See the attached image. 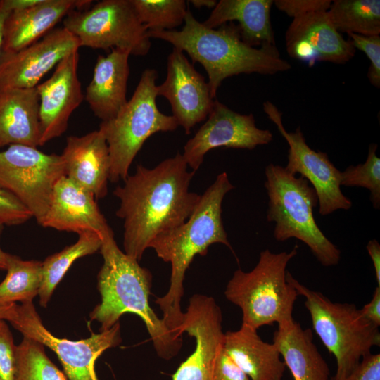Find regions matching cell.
Listing matches in <instances>:
<instances>
[{
    "instance_id": "484cf974",
    "label": "cell",
    "mask_w": 380,
    "mask_h": 380,
    "mask_svg": "<svg viewBox=\"0 0 380 380\" xmlns=\"http://www.w3.org/2000/svg\"><path fill=\"white\" fill-rule=\"evenodd\" d=\"M272 0H220L203 24L217 28L237 21L242 40L253 47L276 44L270 12Z\"/></svg>"
},
{
    "instance_id": "d6986e66",
    "label": "cell",
    "mask_w": 380,
    "mask_h": 380,
    "mask_svg": "<svg viewBox=\"0 0 380 380\" xmlns=\"http://www.w3.org/2000/svg\"><path fill=\"white\" fill-rule=\"evenodd\" d=\"M39 224L77 234L94 232L101 236L110 229L95 197L65 176L56 184Z\"/></svg>"
},
{
    "instance_id": "2e32d148",
    "label": "cell",
    "mask_w": 380,
    "mask_h": 380,
    "mask_svg": "<svg viewBox=\"0 0 380 380\" xmlns=\"http://www.w3.org/2000/svg\"><path fill=\"white\" fill-rule=\"evenodd\" d=\"M157 96L170 103L172 116L186 134L205 120L213 105L208 83L189 61L184 52L173 47L167 57V75L156 87Z\"/></svg>"
},
{
    "instance_id": "60d3db41",
    "label": "cell",
    "mask_w": 380,
    "mask_h": 380,
    "mask_svg": "<svg viewBox=\"0 0 380 380\" xmlns=\"http://www.w3.org/2000/svg\"><path fill=\"white\" fill-rule=\"evenodd\" d=\"M9 12L6 0H0V58L2 53L4 24Z\"/></svg>"
},
{
    "instance_id": "d590c367",
    "label": "cell",
    "mask_w": 380,
    "mask_h": 380,
    "mask_svg": "<svg viewBox=\"0 0 380 380\" xmlns=\"http://www.w3.org/2000/svg\"><path fill=\"white\" fill-rule=\"evenodd\" d=\"M331 0H276L273 4L293 18L314 12L327 11Z\"/></svg>"
},
{
    "instance_id": "d6a6232c",
    "label": "cell",
    "mask_w": 380,
    "mask_h": 380,
    "mask_svg": "<svg viewBox=\"0 0 380 380\" xmlns=\"http://www.w3.org/2000/svg\"><path fill=\"white\" fill-rule=\"evenodd\" d=\"M348 41L356 49L365 53L369 60L367 72L369 82L376 88L380 87V36H365L353 33L347 34Z\"/></svg>"
},
{
    "instance_id": "4dcf8cb0",
    "label": "cell",
    "mask_w": 380,
    "mask_h": 380,
    "mask_svg": "<svg viewBox=\"0 0 380 380\" xmlns=\"http://www.w3.org/2000/svg\"><path fill=\"white\" fill-rule=\"evenodd\" d=\"M148 31L172 30L181 25L188 11L184 0H131Z\"/></svg>"
},
{
    "instance_id": "ee69618b",
    "label": "cell",
    "mask_w": 380,
    "mask_h": 380,
    "mask_svg": "<svg viewBox=\"0 0 380 380\" xmlns=\"http://www.w3.org/2000/svg\"><path fill=\"white\" fill-rule=\"evenodd\" d=\"M4 229V225L0 223V238ZM7 253L3 251L0 246V270H6Z\"/></svg>"
},
{
    "instance_id": "3957f363",
    "label": "cell",
    "mask_w": 380,
    "mask_h": 380,
    "mask_svg": "<svg viewBox=\"0 0 380 380\" xmlns=\"http://www.w3.org/2000/svg\"><path fill=\"white\" fill-rule=\"evenodd\" d=\"M234 186L223 172L201 195L199 201L186 222L157 236L150 243L157 255L171 264L170 284L167 292L155 302L163 312V320L177 336L179 334L184 312L181 300L184 295L185 273L196 255H205L209 246L220 243L232 251L222 220V203L226 194Z\"/></svg>"
},
{
    "instance_id": "b9f144b4",
    "label": "cell",
    "mask_w": 380,
    "mask_h": 380,
    "mask_svg": "<svg viewBox=\"0 0 380 380\" xmlns=\"http://www.w3.org/2000/svg\"><path fill=\"white\" fill-rule=\"evenodd\" d=\"M15 303L0 306V319L9 320L13 314Z\"/></svg>"
},
{
    "instance_id": "f1b7e54d",
    "label": "cell",
    "mask_w": 380,
    "mask_h": 380,
    "mask_svg": "<svg viewBox=\"0 0 380 380\" xmlns=\"http://www.w3.org/2000/svg\"><path fill=\"white\" fill-rule=\"evenodd\" d=\"M339 33L365 36L380 34L379 0H335L327 11Z\"/></svg>"
},
{
    "instance_id": "8d00e7d4",
    "label": "cell",
    "mask_w": 380,
    "mask_h": 380,
    "mask_svg": "<svg viewBox=\"0 0 380 380\" xmlns=\"http://www.w3.org/2000/svg\"><path fill=\"white\" fill-rule=\"evenodd\" d=\"M212 380H251L224 350L218 352L214 363Z\"/></svg>"
},
{
    "instance_id": "8fae6325",
    "label": "cell",
    "mask_w": 380,
    "mask_h": 380,
    "mask_svg": "<svg viewBox=\"0 0 380 380\" xmlns=\"http://www.w3.org/2000/svg\"><path fill=\"white\" fill-rule=\"evenodd\" d=\"M8 322L23 336L54 352L70 380H99L95 372L96 360L104 351L122 341L119 322L99 334L92 333L87 338L71 341L58 338L45 327L32 301L15 305Z\"/></svg>"
},
{
    "instance_id": "e0dca14e",
    "label": "cell",
    "mask_w": 380,
    "mask_h": 380,
    "mask_svg": "<svg viewBox=\"0 0 380 380\" xmlns=\"http://www.w3.org/2000/svg\"><path fill=\"white\" fill-rule=\"evenodd\" d=\"M78 51L61 61L51 76L36 87L39 96L40 146L61 136L73 111L84 99L78 77Z\"/></svg>"
},
{
    "instance_id": "d4e9b609",
    "label": "cell",
    "mask_w": 380,
    "mask_h": 380,
    "mask_svg": "<svg viewBox=\"0 0 380 380\" xmlns=\"http://www.w3.org/2000/svg\"><path fill=\"white\" fill-rule=\"evenodd\" d=\"M312 330L292 319L278 324L273 343L293 380H329L328 364L313 342Z\"/></svg>"
},
{
    "instance_id": "f546056e",
    "label": "cell",
    "mask_w": 380,
    "mask_h": 380,
    "mask_svg": "<svg viewBox=\"0 0 380 380\" xmlns=\"http://www.w3.org/2000/svg\"><path fill=\"white\" fill-rule=\"evenodd\" d=\"M15 380H67L65 375L51 361L44 346L23 336L16 346Z\"/></svg>"
},
{
    "instance_id": "ab89813d",
    "label": "cell",
    "mask_w": 380,
    "mask_h": 380,
    "mask_svg": "<svg viewBox=\"0 0 380 380\" xmlns=\"http://www.w3.org/2000/svg\"><path fill=\"white\" fill-rule=\"evenodd\" d=\"M366 248L373 262L377 286H380V244L372 239L367 243Z\"/></svg>"
},
{
    "instance_id": "52a82bcc",
    "label": "cell",
    "mask_w": 380,
    "mask_h": 380,
    "mask_svg": "<svg viewBox=\"0 0 380 380\" xmlns=\"http://www.w3.org/2000/svg\"><path fill=\"white\" fill-rule=\"evenodd\" d=\"M286 280L305 298L312 329L336 361L332 380L349 375L374 346L380 345L379 327L366 319L353 303H334L322 293L296 280L288 271Z\"/></svg>"
},
{
    "instance_id": "277c9868",
    "label": "cell",
    "mask_w": 380,
    "mask_h": 380,
    "mask_svg": "<svg viewBox=\"0 0 380 380\" xmlns=\"http://www.w3.org/2000/svg\"><path fill=\"white\" fill-rule=\"evenodd\" d=\"M181 30L148 31V37L159 39L186 52L193 63H201L208 76L212 96L227 77L239 74L274 75L288 71L291 63L282 58L276 44L251 46L241 39L234 22L209 28L198 22L188 9Z\"/></svg>"
},
{
    "instance_id": "ffe728a7",
    "label": "cell",
    "mask_w": 380,
    "mask_h": 380,
    "mask_svg": "<svg viewBox=\"0 0 380 380\" xmlns=\"http://www.w3.org/2000/svg\"><path fill=\"white\" fill-rule=\"evenodd\" d=\"M89 0H39L29 7L12 10L4 24L2 52L13 53L38 41L74 10L91 6Z\"/></svg>"
},
{
    "instance_id": "9c48e42d",
    "label": "cell",
    "mask_w": 380,
    "mask_h": 380,
    "mask_svg": "<svg viewBox=\"0 0 380 380\" xmlns=\"http://www.w3.org/2000/svg\"><path fill=\"white\" fill-rule=\"evenodd\" d=\"M63 24L77 38L80 47L122 49L134 56H145L151 49L148 30L131 0H103L87 9L74 10Z\"/></svg>"
},
{
    "instance_id": "cb8c5ba5",
    "label": "cell",
    "mask_w": 380,
    "mask_h": 380,
    "mask_svg": "<svg viewBox=\"0 0 380 380\" xmlns=\"http://www.w3.org/2000/svg\"><path fill=\"white\" fill-rule=\"evenodd\" d=\"M39 96L36 87L0 92V148L40 146Z\"/></svg>"
},
{
    "instance_id": "7402d4cb",
    "label": "cell",
    "mask_w": 380,
    "mask_h": 380,
    "mask_svg": "<svg viewBox=\"0 0 380 380\" xmlns=\"http://www.w3.org/2000/svg\"><path fill=\"white\" fill-rule=\"evenodd\" d=\"M130 55L128 50L113 49L106 56L97 58L84 99L101 122L115 117L128 101L126 94Z\"/></svg>"
},
{
    "instance_id": "8992f818",
    "label": "cell",
    "mask_w": 380,
    "mask_h": 380,
    "mask_svg": "<svg viewBox=\"0 0 380 380\" xmlns=\"http://www.w3.org/2000/svg\"><path fill=\"white\" fill-rule=\"evenodd\" d=\"M298 253V246L289 251L260 252L257 265L249 271L236 270L228 281L224 296L242 312V324L258 330L293 319L298 296L286 280L289 262Z\"/></svg>"
},
{
    "instance_id": "e575fe53",
    "label": "cell",
    "mask_w": 380,
    "mask_h": 380,
    "mask_svg": "<svg viewBox=\"0 0 380 380\" xmlns=\"http://www.w3.org/2000/svg\"><path fill=\"white\" fill-rule=\"evenodd\" d=\"M33 217L30 210L12 194L0 187V223L15 226Z\"/></svg>"
},
{
    "instance_id": "5b68a950",
    "label": "cell",
    "mask_w": 380,
    "mask_h": 380,
    "mask_svg": "<svg viewBox=\"0 0 380 380\" xmlns=\"http://www.w3.org/2000/svg\"><path fill=\"white\" fill-rule=\"evenodd\" d=\"M265 174L264 186L269 198L267 220L274 223L275 240L285 241L296 238L310 248L323 266L338 265L341 251L315 222L313 210L318 198L308 181L272 163L265 167Z\"/></svg>"
},
{
    "instance_id": "30bf717a",
    "label": "cell",
    "mask_w": 380,
    "mask_h": 380,
    "mask_svg": "<svg viewBox=\"0 0 380 380\" xmlns=\"http://www.w3.org/2000/svg\"><path fill=\"white\" fill-rule=\"evenodd\" d=\"M65 176L61 155L45 153L25 145L0 151V187L15 196L39 224L57 182Z\"/></svg>"
},
{
    "instance_id": "83f0119b",
    "label": "cell",
    "mask_w": 380,
    "mask_h": 380,
    "mask_svg": "<svg viewBox=\"0 0 380 380\" xmlns=\"http://www.w3.org/2000/svg\"><path fill=\"white\" fill-rule=\"evenodd\" d=\"M6 275L0 283V306L32 301L39 295L42 280V262L23 260L8 253Z\"/></svg>"
},
{
    "instance_id": "74e56055",
    "label": "cell",
    "mask_w": 380,
    "mask_h": 380,
    "mask_svg": "<svg viewBox=\"0 0 380 380\" xmlns=\"http://www.w3.org/2000/svg\"><path fill=\"white\" fill-rule=\"evenodd\" d=\"M342 380H380V354L362 358L357 367Z\"/></svg>"
},
{
    "instance_id": "7bdbcfd3",
    "label": "cell",
    "mask_w": 380,
    "mask_h": 380,
    "mask_svg": "<svg viewBox=\"0 0 380 380\" xmlns=\"http://www.w3.org/2000/svg\"><path fill=\"white\" fill-rule=\"evenodd\" d=\"M189 2L196 8L205 7L213 9L217 1L215 0H191Z\"/></svg>"
},
{
    "instance_id": "f35d334b",
    "label": "cell",
    "mask_w": 380,
    "mask_h": 380,
    "mask_svg": "<svg viewBox=\"0 0 380 380\" xmlns=\"http://www.w3.org/2000/svg\"><path fill=\"white\" fill-rule=\"evenodd\" d=\"M360 310L366 319L377 327L380 326V286L375 288L371 300Z\"/></svg>"
},
{
    "instance_id": "6da1fadb",
    "label": "cell",
    "mask_w": 380,
    "mask_h": 380,
    "mask_svg": "<svg viewBox=\"0 0 380 380\" xmlns=\"http://www.w3.org/2000/svg\"><path fill=\"white\" fill-rule=\"evenodd\" d=\"M195 172H189L178 152L153 168L138 165L113 195L120 200L115 215L124 221V252L139 261L159 234L183 224L201 195L189 191Z\"/></svg>"
},
{
    "instance_id": "836d02e7",
    "label": "cell",
    "mask_w": 380,
    "mask_h": 380,
    "mask_svg": "<svg viewBox=\"0 0 380 380\" xmlns=\"http://www.w3.org/2000/svg\"><path fill=\"white\" fill-rule=\"evenodd\" d=\"M16 346L4 319H0V380H15Z\"/></svg>"
},
{
    "instance_id": "5bb4252c",
    "label": "cell",
    "mask_w": 380,
    "mask_h": 380,
    "mask_svg": "<svg viewBox=\"0 0 380 380\" xmlns=\"http://www.w3.org/2000/svg\"><path fill=\"white\" fill-rule=\"evenodd\" d=\"M219 305L213 297L194 294L189 301L179 327L194 337V352L178 367L172 380H212L215 357L224 346V333Z\"/></svg>"
},
{
    "instance_id": "44dd1931",
    "label": "cell",
    "mask_w": 380,
    "mask_h": 380,
    "mask_svg": "<svg viewBox=\"0 0 380 380\" xmlns=\"http://www.w3.org/2000/svg\"><path fill=\"white\" fill-rule=\"evenodd\" d=\"M61 156L65 177L96 199L107 195L110 153L106 139L99 130L80 137H68Z\"/></svg>"
},
{
    "instance_id": "603a6c76",
    "label": "cell",
    "mask_w": 380,
    "mask_h": 380,
    "mask_svg": "<svg viewBox=\"0 0 380 380\" xmlns=\"http://www.w3.org/2000/svg\"><path fill=\"white\" fill-rule=\"evenodd\" d=\"M224 348L251 380H282L286 365L278 349L264 341L256 329L241 324L225 332Z\"/></svg>"
},
{
    "instance_id": "4316f807",
    "label": "cell",
    "mask_w": 380,
    "mask_h": 380,
    "mask_svg": "<svg viewBox=\"0 0 380 380\" xmlns=\"http://www.w3.org/2000/svg\"><path fill=\"white\" fill-rule=\"evenodd\" d=\"M75 243L48 256L42 262V280L39 292V304L46 308L57 285L77 259L100 250L102 236L94 232L78 234Z\"/></svg>"
},
{
    "instance_id": "9a60e30c",
    "label": "cell",
    "mask_w": 380,
    "mask_h": 380,
    "mask_svg": "<svg viewBox=\"0 0 380 380\" xmlns=\"http://www.w3.org/2000/svg\"><path fill=\"white\" fill-rule=\"evenodd\" d=\"M80 47L77 38L65 28L51 30L23 49L2 52L0 92L9 89H31L70 53Z\"/></svg>"
},
{
    "instance_id": "7c38bea8",
    "label": "cell",
    "mask_w": 380,
    "mask_h": 380,
    "mask_svg": "<svg viewBox=\"0 0 380 380\" xmlns=\"http://www.w3.org/2000/svg\"><path fill=\"white\" fill-rule=\"evenodd\" d=\"M263 110L289 144L285 169L294 175L300 174L311 184L318 198L319 214L327 215L337 210H349L352 202L341 190V172L330 161L327 154L312 149L300 127L288 132L283 125L281 112L272 102L265 101Z\"/></svg>"
},
{
    "instance_id": "7a4b0ae2",
    "label": "cell",
    "mask_w": 380,
    "mask_h": 380,
    "mask_svg": "<svg viewBox=\"0 0 380 380\" xmlns=\"http://www.w3.org/2000/svg\"><path fill=\"white\" fill-rule=\"evenodd\" d=\"M103 259L98 276L101 301L89 314L91 321L100 323V331L110 329L125 313H133L144 322L157 355L165 360L176 356L182 346L150 306L152 274L139 261L122 251L110 228L102 234L99 250Z\"/></svg>"
},
{
    "instance_id": "ba28073f",
    "label": "cell",
    "mask_w": 380,
    "mask_h": 380,
    "mask_svg": "<svg viewBox=\"0 0 380 380\" xmlns=\"http://www.w3.org/2000/svg\"><path fill=\"white\" fill-rule=\"evenodd\" d=\"M155 69L143 71L131 99L113 119L101 122L99 130L107 142L110 160L109 181L125 180L135 156L148 137L178 127L172 115H167L156 104Z\"/></svg>"
},
{
    "instance_id": "4fadbf2b",
    "label": "cell",
    "mask_w": 380,
    "mask_h": 380,
    "mask_svg": "<svg viewBox=\"0 0 380 380\" xmlns=\"http://www.w3.org/2000/svg\"><path fill=\"white\" fill-rule=\"evenodd\" d=\"M207 120L184 147L182 156L194 172L205 155L218 147L253 150L272 141V133L255 125L253 114H241L215 99Z\"/></svg>"
},
{
    "instance_id": "1f68e13d",
    "label": "cell",
    "mask_w": 380,
    "mask_h": 380,
    "mask_svg": "<svg viewBox=\"0 0 380 380\" xmlns=\"http://www.w3.org/2000/svg\"><path fill=\"white\" fill-rule=\"evenodd\" d=\"M377 145L370 144L364 163L348 166L341 173V186H358L368 189L370 201L375 209L380 208V159Z\"/></svg>"
},
{
    "instance_id": "ac0fdd59",
    "label": "cell",
    "mask_w": 380,
    "mask_h": 380,
    "mask_svg": "<svg viewBox=\"0 0 380 380\" xmlns=\"http://www.w3.org/2000/svg\"><path fill=\"white\" fill-rule=\"evenodd\" d=\"M285 44L289 56L310 66L320 61L344 64L356 51L335 29L327 11L293 18L286 31Z\"/></svg>"
}]
</instances>
